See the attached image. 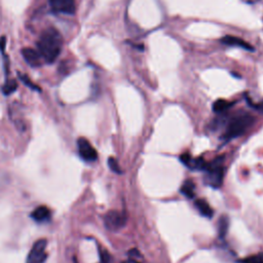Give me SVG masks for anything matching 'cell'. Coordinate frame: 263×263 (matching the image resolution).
Listing matches in <instances>:
<instances>
[{
	"label": "cell",
	"mask_w": 263,
	"mask_h": 263,
	"mask_svg": "<svg viewBox=\"0 0 263 263\" xmlns=\"http://www.w3.org/2000/svg\"><path fill=\"white\" fill-rule=\"evenodd\" d=\"M63 38L60 32L52 27L48 28L40 35L37 42V50L40 52L44 61L48 64L54 63L61 54Z\"/></svg>",
	"instance_id": "6da1fadb"
},
{
	"label": "cell",
	"mask_w": 263,
	"mask_h": 263,
	"mask_svg": "<svg viewBox=\"0 0 263 263\" xmlns=\"http://www.w3.org/2000/svg\"><path fill=\"white\" fill-rule=\"evenodd\" d=\"M254 118L248 114H244L232 118L224 134L225 140H232L240 137L253 124Z\"/></svg>",
	"instance_id": "7a4b0ae2"
},
{
	"label": "cell",
	"mask_w": 263,
	"mask_h": 263,
	"mask_svg": "<svg viewBox=\"0 0 263 263\" xmlns=\"http://www.w3.org/2000/svg\"><path fill=\"white\" fill-rule=\"evenodd\" d=\"M204 171L206 172V181L210 186L214 188L221 186L224 178V168L221 160L217 158L210 164H206Z\"/></svg>",
	"instance_id": "3957f363"
},
{
	"label": "cell",
	"mask_w": 263,
	"mask_h": 263,
	"mask_svg": "<svg viewBox=\"0 0 263 263\" xmlns=\"http://www.w3.org/2000/svg\"><path fill=\"white\" fill-rule=\"evenodd\" d=\"M46 246L48 240L46 238L37 240L28 254L26 263H44L48 258Z\"/></svg>",
	"instance_id": "277c9868"
},
{
	"label": "cell",
	"mask_w": 263,
	"mask_h": 263,
	"mask_svg": "<svg viewBox=\"0 0 263 263\" xmlns=\"http://www.w3.org/2000/svg\"><path fill=\"white\" fill-rule=\"evenodd\" d=\"M105 226L110 230H118L126 223V216L118 211H110L104 218Z\"/></svg>",
	"instance_id": "5b68a950"
},
{
	"label": "cell",
	"mask_w": 263,
	"mask_h": 263,
	"mask_svg": "<svg viewBox=\"0 0 263 263\" xmlns=\"http://www.w3.org/2000/svg\"><path fill=\"white\" fill-rule=\"evenodd\" d=\"M50 6L52 10L56 14L72 16L76 10L75 0H50Z\"/></svg>",
	"instance_id": "8992f818"
},
{
	"label": "cell",
	"mask_w": 263,
	"mask_h": 263,
	"mask_svg": "<svg viewBox=\"0 0 263 263\" xmlns=\"http://www.w3.org/2000/svg\"><path fill=\"white\" fill-rule=\"evenodd\" d=\"M78 152L82 160L86 162H95L98 158L97 150L92 146V144L86 138H80L78 141Z\"/></svg>",
	"instance_id": "52a82bcc"
},
{
	"label": "cell",
	"mask_w": 263,
	"mask_h": 263,
	"mask_svg": "<svg viewBox=\"0 0 263 263\" xmlns=\"http://www.w3.org/2000/svg\"><path fill=\"white\" fill-rule=\"evenodd\" d=\"M22 54L25 59V61L31 66V67H40L42 64V57L40 54L38 50H35L33 48H27L22 50Z\"/></svg>",
	"instance_id": "ba28073f"
},
{
	"label": "cell",
	"mask_w": 263,
	"mask_h": 263,
	"mask_svg": "<svg viewBox=\"0 0 263 263\" xmlns=\"http://www.w3.org/2000/svg\"><path fill=\"white\" fill-rule=\"evenodd\" d=\"M220 42L223 44L230 46L242 48V50H250V52L254 50V48L251 44H249L248 42H246L244 40H240V38H238V37H236V36H230V35L224 36L223 38L220 40Z\"/></svg>",
	"instance_id": "9c48e42d"
},
{
	"label": "cell",
	"mask_w": 263,
	"mask_h": 263,
	"mask_svg": "<svg viewBox=\"0 0 263 263\" xmlns=\"http://www.w3.org/2000/svg\"><path fill=\"white\" fill-rule=\"evenodd\" d=\"M50 210L48 208V206H38V208H36L32 214H31V217L33 220H35L36 222H40V223H42V222H46V221H48L50 219Z\"/></svg>",
	"instance_id": "30bf717a"
},
{
	"label": "cell",
	"mask_w": 263,
	"mask_h": 263,
	"mask_svg": "<svg viewBox=\"0 0 263 263\" xmlns=\"http://www.w3.org/2000/svg\"><path fill=\"white\" fill-rule=\"evenodd\" d=\"M196 209L198 210V212L206 217V218H212L213 215H214V212H213V209L211 208V206L206 202L204 200H196Z\"/></svg>",
	"instance_id": "8fae6325"
},
{
	"label": "cell",
	"mask_w": 263,
	"mask_h": 263,
	"mask_svg": "<svg viewBox=\"0 0 263 263\" xmlns=\"http://www.w3.org/2000/svg\"><path fill=\"white\" fill-rule=\"evenodd\" d=\"M194 190L196 185L192 180H186L181 187V192L188 198H192L194 196Z\"/></svg>",
	"instance_id": "7c38bea8"
},
{
	"label": "cell",
	"mask_w": 263,
	"mask_h": 263,
	"mask_svg": "<svg viewBox=\"0 0 263 263\" xmlns=\"http://www.w3.org/2000/svg\"><path fill=\"white\" fill-rule=\"evenodd\" d=\"M232 105H234L232 102L223 100V99H219L213 104V110L216 112V114H222V112H225L226 110H228Z\"/></svg>",
	"instance_id": "4fadbf2b"
},
{
	"label": "cell",
	"mask_w": 263,
	"mask_h": 263,
	"mask_svg": "<svg viewBox=\"0 0 263 263\" xmlns=\"http://www.w3.org/2000/svg\"><path fill=\"white\" fill-rule=\"evenodd\" d=\"M228 225H230L228 218L222 216L218 222V234L221 238H223L225 236H226L228 230Z\"/></svg>",
	"instance_id": "5bb4252c"
},
{
	"label": "cell",
	"mask_w": 263,
	"mask_h": 263,
	"mask_svg": "<svg viewBox=\"0 0 263 263\" xmlns=\"http://www.w3.org/2000/svg\"><path fill=\"white\" fill-rule=\"evenodd\" d=\"M16 88H18V82L16 80H8L4 84L2 92H4V95L8 96V95H10V94L14 92L16 90Z\"/></svg>",
	"instance_id": "9a60e30c"
},
{
	"label": "cell",
	"mask_w": 263,
	"mask_h": 263,
	"mask_svg": "<svg viewBox=\"0 0 263 263\" xmlns=\"http://www.w3.org/2000/svg\"><path fill=\"white\" fill-rule=\"evenodd\" d=\"M18 78H20V80L23 82L24 84H26L29 88L33 90H36V92H40V88L37 86L36 84H34L31 80L27 76L26 74H23V73H18Z\"/></svg>",
	"instance_id": "2e32d148"
},
{
	"label": "cell",
	"mask_w": 263,
	"mask_h": 263,
	"mask_svg": "<svg viewBox=\"0 0 263 263\" xmlns=\"http://www.w3.org/2000/svg\"><path fill=\"white\" fill-rule=\"evenodd\" d=\"M108 166H109V168H110L111 170L114 171V173H118V174H120V173H122L120 166L118 160H116L114 158H109V160H108Z\"/></svg>",
	"instance_id": "e0dca14e"
},
{
	"label": "cell",
	"mask_w": 263,
	"mask_h": 263,
	"mask_svg": "<svg viewBox=\"0 0 263 263\" xmlns=\"http://www.w3.org/2000/svg\"><path fill=\"white\" fill-rule=\"evenodd\" d=\"M242 263H263V257L259 256V255L251 256V257L244 259L242 261Z\"/></svg>",
	"instance_id": "ac0fdd59"
},
{
	"label": "cell",
	"mask_w": 263,
	"mask_h": 263,
	"mask_svg": "<svg viewBox=\"0 0 263 263\" xmlns=\"http://www.w3.org/2000/svg\"><path fill=\"white\" fill-rule=\"evenodd\" d=\"M6 36H2V38H0V50H2V52H4V50H6Z\"/></svg>",
	"instance_id": "d6986e66"
},
{
	"label": "cell",
	"mask_w": 263,
	"mask_h": 263,
	"mask_svg": "<svg viewBox=\"0 0 263 263\" xmlns=\"http://www.w3.org/2000/svg\"><path fill=\"white\" fill-rule=\"evenodd\" d=\"M256 108H257V109H259L260 111H262V112H263V101H262V102H260L259 104H257V105H256Z\"/></svg>",
	"instance_id": "ffe728a7"
},
{
	"label": "cell",
	"mask_w": 263,
	"mask_h": 263,
	"mask_svg": "<svg viewBox=\"0 0 263 263\" xmlns=\"http://www.w3.org/2000/svg\"><path fill=\"white\" fill-rule=\"evenodd\" d=\"M122 263H140V262H138V261H136L135 259H128V260H126V261H124V262H122Z\"/></svg>",
	"instance_id": "44dd1931"
},
{
	"label": "cell",
	"mask_w": 263,
	"mask_h": 263,
	"mask_svg": "<svg viewBox=\"0 0 263 263\" xmlns=\"http://www.w3.org/2000/svg\"><path fill=\"white\" fill-rule=\"evenodd\" d=\"M101 263H104V262H102V261H101Z\"/></svg>",
	"instance_id": "7402d4cb"
}]
</instances>
